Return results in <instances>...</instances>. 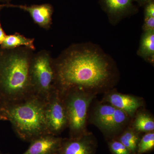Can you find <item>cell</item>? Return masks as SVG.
Returning <instances> with one entry per match:
<instances>
[{
    "instance_id": "cell-1",
    "label": "cell",
    "mask_w": 154,
    "mask_h": 154,
    "mask_svg": "<svg viewBox=\"0 0 154 154\" xmlns=\"http://www.w3.org/2000/svg\"><path fill=\"white\" fill-rule=\"evenodd\" d=\"M55 87L63 92L73 88L96 94L108 90L118 79L115 61L98 45H72L53 59Z\"/></svg>"
},
{
    "instance_id": "cell-2",
    "label": "cell",
    "mask_w": 154,
    "mask_h": 154,
    "mask_svg": "<svg viewBox=\"0 0 154 154\" xmlns=\"http://www.w3.org/2000/svg\"><path fill=\"white\" fill-rule=\"evenodd\" d=\"M33 51L21 47L0 51V97L4 103L19 102L34 94L29 77Z\"/></svg>"
},
{
    "instance_id": "cell-3",
    "label": "cell",
    "mask_w": 154,
    "mask_h": 154,
    "mask_svg": "<svg viewBox=\"0 0 154 154\" xmlns=\"http://www.w3.org/2000/svg\"><path fill=\"white\" fill-rule=\"evenodd\" d=\"M45 100L33 94L14 103H4L1 114L11 122L18 137L30 142L36 138L49 134L45 116Z\"/></svg>"
},
{
    "instance_id": "cell-4",
    "label": "cell",
    "mask_w": 154,
    "mask_h": 154,
    "mask_svg": "<svg viewBox=\"0 0 154 154\" xmlns=\"http://www.w3.org/2000/svg\"><path fill=\"white\" fill-rule=\"evenodd\" d=\"M61 93L67 116L70 137L84 134L87 132L88 109L96 94L78 88H70Z\"/></svg>"
},
{
    "instance_id": "cell-5",
    "label": "cell",
    "mask_w": 154,
    "mask_h": 154,
    "mask_svg": "<svg viewBox=\"0 0 154 154\" xmlns=\"http://www.w3.org/2000/svg\"><path fill=\"white\" fill-rule=\"evenodd\" d=\"M29 77L33 94L46 100L55 88L53 59L49 51L42 50L33 54Z\"/></svg>"
},
{
    "instance_id": "cell-6",
    "label": "cell",
    "mask_w": 154,
    "mask_h": 154,
    "mask_svg": "<svg viewBox=\"0 0 154 154\" xmlns=\"http://www.w3.org/2000/svg\"><path fill=\"white\" fill-rule=\"evenodd\" d=\"M130 118L124 111L110 104L99 103L93 110L90 121L112 139L126 126Z\"/></svg>"
},
{
    "instance_id": "cell-7",
    "label": "cell",
    "mask_w": 154,
    "mask_h": 154,
    "mask_svg": "<svg viewBox=\"0 0 154 154\" xmlns=\"http://www.w3.org/2000/svg\"><path fill=\"white\" fill-rule=\"evenodd\" d=\"M45 116L49 134L58 135L68 126L63 96L55 87L45 100Z\"/></svg>"
},
{
    "instance_id": "cell-8",
    "label": "cell",
    "mask_w": 154,
    "mask_h": 154,
    "mask_svg": "<svg viewBox=\"0 0 154 154\" xmlns=\"http://www.w3.org/2000/svg\"><path fill=\"white\" fill-rule=\"evenodd\" d=\"M99 3L109 22L114 26L139 11L138 7L133 0H99Z\"/></svg>"
},
{
    "instance_id": "cell-9",
    "label": "cell",
    "mask_w": 154,
    "mask_h": 154,
    "mask_svg": "<svg viewBox=\"0 0 154 154\" xmlns=\"http://www.w3.org/2000/svg\"><path fill=\"white\" fill-rule=\"evenodd\" d=\"M97 147L96 138L87 131L77 137L63 138L57 154H95Z\"/></svg>"
},
{
    "instance_id": "cell-10",
    "label": "cell",
    "mask_w": 154,
    "mask_h": 154,
    "mask_svg": "<svg viewBox=\"0 0 154 154\" xmlns=\"http://www.w3.org/2000/svg\"><path fill=\"white\" fill-rule=\"evenodd\" d=\"M103 102L125 112L130 117L135 115L139 109L143 107V102L139 97L118 93L115 91H107Z\"/></svg>"
},
{
    "instance_id": "cell-11",
    "label": "cell",
    "mask_w": 154,
    "mask_h": 154,
    "mask_svg": "<svg viewBox=\"0 0 154 154\" xmlns=\"http://www.w3.org/2000/svg\"><path fill=\"white\" fill-rule=\"evenodd\" d=\"M8 8H17L28 12L34 23L43 29L48 30L52 25L54 8L51 4L28 6L9 4Z\"/></svg>"
},
{
    "instance_id": "cell-12",
    "label": "cell",
    "mask_w": 154,
    "mask_h": 154,
    "mask_svg": "<svg viewBox=\"0 0 154 154\" xmlns=\"http://www.w3.org/2000/svg\"><path fill=\"white\" fill-rule=\"evenodd\" d=\"M63 138L46 134L30 142L29 147L22 154H57Z\"/></svg>"
},
{
    "instance_id": "cell-13",
    "label": "cell",
    "mask_w": 154,
    "mask_h": 154,
    "mask_svg": "<svg viewBox=\"0 0 154 154\" xmlns=\"http://www.w3.org/2000/svg\"><path fill=\"white\" fill-rule=\"evenodd\" d=\"M137 55L149 63H154V30L143 31L141 36Z\"/></svg>"
},
{
    "instance_id": "cell-14",
    "label": "cell",
    "mask_w": 154,
    "mask_h": 154,
    "mask_svg": "<svg viewBox=\"0 0 154 154\" xmlns=\"http://www.w3.org/2000/svg\"><path fill=\"white\" fill-rule=\"evenodd\" d=\"M34 41V38H27L20 33H16L6 36L1 45V48L3 50H9L25 47L34 51L36 49Z\"/></svg>"
},
{
    "instance_id": "cell-15",
    "label": "cell",
    "mask_w": 154,
    "mask_h": 154,
    "mask_svg": "<svg viewBox=\"0 0 154 154\" xmlns=\"http://www.w3.org/2000/svg\"><path fill=\"white\" fill-rule=\"evenodd\" d=\"M132 128L138 133H148L153 131L154 119L149 113L145 112H137Z\"/></svg>"
},
{
    "instance_id": "cell-16",
    "label": "cell",
    "mask_w": 154,
    "mask_h": 154,
    "mask_svg": "<svg viewBox=\"0 0 154 154\" xmlns=\"http://www.w3.org/2000/svg\"><path fill=\"white\" fill-rule=\"evenodd\" d=\"M140 139L139 133L132 127L125 129L117 140L128 149L131 154H137V146Z\"/></svg>"
},
{
    "instance_id": "cell-17",
    "label": "cell",
    "mask_w": 154,
    "mask_h": 154,
    "mask_svg": "<svg viewBox=\"0 0 154 154\" xmlns=\"http://www.w3.org/2000/svg\"><path fill=\"white\" fill-rule=\"evenodd\" d=\"M154 148L153 131L146 133L140 139L137 146V154H143L151 151Z\"/></svg>"
},
{
    "instance_id": "cell-18",
    "label": "cell",
    "mask_w": 154,
    "mask_h": 154,
    "mask_svg": "<svg viewBox=\"0 0 154 154\" xmlns=\"http://www.w3.org/2000/svg\"><path fill=\"white\" fill-rule=\"evenodd\" d=\"M108 147L112 154H131L128 149L117 139L113 138L109 141Z\"/></svg>"
},
{
    "instance_id": "cell-19",
    "label": "cell",
    "mask_w": 154,
    "mask_h": 154,
    "mask_svg": "<svg viewBox=\"0 0 154 154\" xmlns=\"http://www.w3.org/2000/svg\"><path fill=\"white\" fill-rule=\"evenodd\" d=\"M144 18L154 17V1L144 6Z\"/></svg>"
},
{
    "instance_id": "cell-20",
    "label": "cell",
    "mask_w": 154,
    "mask_h": 154,
    "mask_svg": "<svg viewBox=\"0 0 154 154\" xmlns=\"http://www.w3.org/2000/svg\"><path fill=\"white\" fill-rule=\"evenodd\" d=\"M142 30L143 31L154 30V17L144 18Z\"/></svg>"
},
{
    "instance_id": "cell-21",
    "label": "cell",
    "mask_w": 154,
    "mask_h": 154,
    "mask_svg": "<svg viewBox=\"0 0 154 154\" xmlns=\"http://www.w3.org/2000/svg\"><path fill=\"white\" fill-rule=\"evenodd\" d=\"M134 2L137 3L138 7H143L150 2L153 1L154 0H133Z\"/></svg>"
},
{
    "instance_id": "cell-22",
    "label": "cell",
    "mask_w": 154,
    "mask_h": 154,
    "mask_svg": "<svg viewBox=\"0 0 154 154\" xmlns=\"http://www.w3.org/2000/svg\"><path fill=\"white\" fill-rule=\"evenodd\" d=\"M6 36H7V35L5 33V31L2 28L1 21H0V45L2 44L3 42L4 41L6 38Z\"/></svg>"
},
{
    "instance_id": "cell-23",
    "label": "cell",
    "mask_w": 154,
    "mask_h": 154,
    "mask_svg": "<svg viewBox=\"0 0 154 154\" xmlns=\"http://www.w3.org/2000/svg\"><path fill=\"white\" fill-rule=\"evenodd\" d=\"M9 4H0V11L6 8H8Z\"/></svg>"
},
{
    "instance_id": "cell-24",
    "label": "cell",
    "mask_w": 154,
    "mask_h": 154,
    "mask_svg": "<svg viewBox=\"0 0 154 154\" xmlns=\"http://www.w3.org/2000/svg\"><path fill=\"white\" fill-rule=\"evenodd\" d=\"M0 120H8L5 116L0 113Z\"/></svg>"
},
{
    "instance_id": "cell-25",
    "label": "cell",
    "mask_w": 154,
    "mask_h": 154,
    "mask_svg": "<svg viewBox=\"0 0 154 154\" xmlns=\"http://www.w3.org/2000/svg\"><path fill=\"white\" fill-rule=\"evenodd\" d=\"M12 0H0V2L3 3H7V4H9V2Z\"/></svg>"
},
{
    "instance_id": "cell-26",
    "label": "cell",
    "mask_w": 154,
    "mask_h": 154,
    "mask_svg": "<svg viewBox=\"0 0 154 154\" xmlns=\"http://www.w3.org/2000/svg\"><path fill=\"white\" fill-rule=\"evenodd\" d=\"M0 154H2V153L0 152Z\"/></svg>"
},
{
    "instance_id": "cell-27",
    "label": "cell",
    "mask_w": 154,
    "mask_h": 154,
    "mask_svg": "<svg viewBox=\"0 0 154 154\" xmlns=\"http://www.w3.org/2000/svg\"><path fill=\"white\" fill-rule=\"evenodd\" d=\"M0 99H1V97H0Z\"/></svg>"
}]
</instances>
